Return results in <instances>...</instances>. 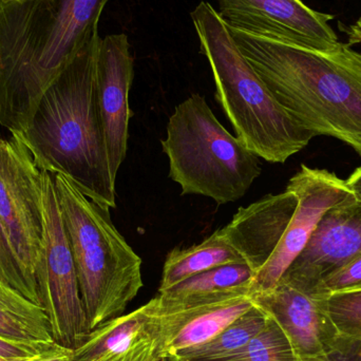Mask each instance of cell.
I'll use <instances>...</instances> for the list:
<instances>
[{
    "label": "cell",
    "instance_id": "ac0fdd59",
    "mask_svg": "<svg viewBox=\"0 0 361 361\" xmlns=\"http://www.w3.org/2000/svg\"><path fill=\"white\" fill-rule=\"evenodd\" d=\"M244 262L243 258L216 231L202 243L187 248H175L167 255L159 293L184 280L227 264Z\"/></svg>",
    "mask_w": 361,
    "mask_h": 361
},
{
    "label": "cell",
    "instance_id": "e0dca14e",
    "mask_svg": "<svg viewBox=\"0 0 361 361\" xmlns=\"http://www.w3.org/2000/svg\"><path fill=\"white\" fill-rule=\"evenodd\" d=\"M255 275L246 263L222 265L197 274L159 293L156 297L157 314L163 315L227 297L250 295Z\"/></svg>",
    "mask_w": 361,
    "mask_h": 361
},
{
    "label": "cell",
    "instance_id": "44dd1931",
    "mask_svg": "<svg viewBox=\"0 0 361 361\" xmlns=\"http://www.w3.org/2000/svg\"><path fill=\"white\" fill-rule=\"evenodd\" d=\"M223 361H298V357L286 333L269 316L264 326L240 353Z\"/></svg>",
    "mask_w": 361,
    "mask_h": 361
},
{
    "label": "cell",
    "instance_id": "9c48e42d",
    "mask_svg": "<svg viewBox=\"0 0 361 361\" xmlns=\"http://www.w3.org/2000/svg\"><path fill=\"white\" fill-rule=\"evenodd\" d=\"M286 190L296 195L298 204L275 252L255 275L250 296L277 286L288 267L307 247L326 212L356 200L345 180L326 169H311L305 164L288 180Z\"/></svg>",
    "mask_w": 361,
    "mask_h": 361
},
{
    "label": "cell",
    "instance_id": "484cf974",
    "mask_svg": "<svg viewBox=\"0 0 361 361\" xmlns=\"http://www.w3.org/2000/svg\"><path fill=\"white\" fill-rule=\"evenodd\" d=\"M56 343H27L0 336V358H27L37 355Z\"/></svg>",
    "mask_w": 361,
    "mask_h": 361
},
{
    "label": "cell",
    "instance_id": "7c38bea8",
    "mask_svg": "<svg viewBox=\"0 0 361 361\" xmlns=\"http://www.w3.org/2000/svg\"><path fill=\"white\" fill-rule=\"evenodd\" d=\"M360 254L361 202L354 200L326 212L280 281L314 294L324 278Z\"/></svg>",
    "mask_w": 361,
    "mask_h": 361
},
{
    "label": "cell",
    "instance_id": "f1b7e54d",
    "mask_svg": "<svg viewBox=\"0 0 361 361\" xmlns=\"http://www.w3.org/2000/svg\"><path fill=\"white\" fill-rule=\"evenodd\" d=\"M349 44H361V19H358L354 25H350L347 31Z\"/></svg>",
    "mask_w": 361,
    "mask_h": 361
},
{
    "label": "cell",
    "instance_id": "6da1fadb",
    "mask_svg": "<svg viewBox=\"0 0 361 361\" xmlns=\"http://www.w3.org/2000/svg\"><path fill=\"white\" fill-rule=\"evenodd\" d=\"M108 0L0 2V125L27 133L49 87L99 32Z\"/></svg>",
    "mask_w": 361,
    "mask_h": 361
},
{
    "label": "cell",
    "instance_id": "4dcf8cb0",
    "mask_svg": "<svg viewBox=\"0 0 361 361\" xmlns=\"http://www.w3.org/2000/svg\"><path fill=\"white\" fill-rule=\"evenodd\" d=\"M17 1V0H0V2H4V4H8V2Z\"/></svg>",
    "mask_w": 361,
    "mask_h": 361
},
{
    "label": "cell",
    "instance_id": "d6986e66",
    "mask_svg": "<svg viewBox=\"0 0 361 361\" xmlns=\"http://www.w3.org/2000/svg\"><path fill=\"white\" fill-rule=\"evenodd\" d=\"M0 336L27 343H55L44 307L0 281Z\"/></svg>",
    "mask_w": 361,
    "mask_h": 361
},
{
    "label": "cell",
    "instance_id": "2e32d148",
    "mask_svg": "<svg viewBox=\"0 0 361 361\" xmlns=\"http://www.w3.org/2000/svg\"><path fill=\"white\" fill-rule=\"evenodd\" d=\"M254 305L250 295H239L159 315V356L171 360L180 351L208 343Z\"/></svg>",
    "mask_w": 361,
    "mask_h": 361
},
{
    "label": "cell",
    "instance_id": "8992f818",
    "mask_svg": "<svg viewBox=\"0 0 361 361\" xmlns=\"http://www.w3.org/2000/svg\"><path fill=\"white\" fill-rule=\"evenodd\" d=\"M161 144L182 195H204L218 205L243 197L262 171L260 158L226 130L200 94L175 108Z\"/></svg>",
    "mask_w": 361,
    "mask_h": 361
},
{
    "label": "cell",
    "instance_id": "8fae6325",
    "mask_svg": "<svg viewBox=\"0 0 361 361\" xmlns=\"http://www.w3.org/2000/svg\"><path fill=\"white\" fill-rule=\"evenodd\" d=\"M133 75V59L126 34H111L101 39L95 88L110 169L116 180L127 154L131 118L129 92Z\"/></svg>",
    "mask_w": 361,
    "mask_h": 361
},
{
    "label": "cell",
    "instance_id": "9a60e30c",
    "mask_svg": "<svg viewBox=\"0 0 361 361\" xmlns=\"http://www.w3.org/2000/svg\"><path fill=\"white\" fill-rule=\"evenodd\" d=\"M160 322L156 298L127 315L91 331L73 350L74 361H156L161 360Z\"/></svg>",
    "mask_w": 361,
    "mask_h": 361
},
{
    "label": "cell",
    "instance_id": "4316f807",
    "mask_svg": "<svg viewBox=\"0 0 361 361\" xmlns=\"http://www.w3.org/2000/svg\"><path fill=\"white\" fill-rule=\"evenodd\" d=\"M18 361H74L73 351L55 343L50 349L46 350L37 355L21 358Z\"/></svg>",
    "mask_w": 361,
    "mask_h": 361
},
{
    "label": "cell",
    "instance_id": "cb8c5ba5",
    "mask_svg": "<svg viewBox=\"0 0 361 361\" xmlns=\"http://www.w3.org/2000/svg\"><path fill=\"white\" fill-rule=\"evenodd\" d=\"M0 281L12 286L23 296L30 299L32 302L36 303L35 299L23 278L18 262L13 254L12 248L8 244L1 224H0Z\"/></svg>",
    "mask_w": 361,
    "mask_h": 361
},
{
    "label": "cell",
    "instance_id": "d6a6232c",
    "mask_svg": "<svg viewBox=\"0 0 361 361\" xmlns=\"http://www.w3.org/2000/svg\"><path fill=\"white\" fill-rule=\"evenodd\" d=\"M360 19H361V17H360Z\"/></svg>",
    "mask_w": 361,
    "mask_h": 361
},
{
    "label": "cell",
    "instance_id": "277c9868",
    "mask_svg": "<svg viewBox=\"0 0 361 361\" xmlns=\"http://www.w3.org/2000/svg\"><path fill=\"white\" fill-rule=\"evenodd\" d=\"M190 16L201 53L212 68L216 101L237 139L269 163L283 164L305 149L315 137L278 103L242 54L218 11L209 2L201 1Z\"/></svg>",
    "mask_w": 361,
    "mask_h": 361
},
{
    "label": "cell",
    "instance_id": "52a82bcc",
    "mask_svg": "<svg viewBox=\"0 0 361 361\" xmlns=\"http://www.w3.org/2000/svg\"><path fill=\"white\" fill-rule=\"evenodd\" d=\"M40 188L44 238L36 269L40 305L50 322L53 341L73 351L86 341L90 326L51 171L40 169Z\"/></svg>",
    "mask_w": 361,
    "mask_h": 361
},
{
    "label": "cell",
    "instance_id": "7402d4cb",
    "mask_svg": "<svg viewBox=\"0 0 361 361\" xmlns=\"http://www.w3.org/2000/svg\"><path fill=\"white\" fill-rule=\"evenodd\" d=\"M326 305L341 335L361 339V290L326 295Z\"/></svg>",
    "mask_w": 361,
    "mask_h": 361
},
{
    "label": "cell",
    "instance_id": "3957f363",
    "mask_svg": "<svg viewBox=\"0 0 361 361\" xmlns=\"http://www.w3.org/2000/svg\"><path fill=\"white\" fill-rule=\"evenodd\" d=\"M101 39L97 32L80 49L49 87L29 129L20 135L39 169L63 173L86 197L116 208V179L95 88Z\"/></svg>",
    "mask_w": 361,
    "mask_h": 361
},
{
    "label": "cell",
    "instance_id": "30bf717a",
    "mask_svg": "<svg viewBox=\"0 0 361 361\" xmlns=\"http://www.w3.org/2000/svg\"><path fill=\"white\" fill-rule=\"evenodd\" d=\"M227 27L254 35L330 50L341 44L331 25L334 16L301 0H218Z\"/></svg>",
    "mask_w": 361,
    "mask_h": 361
},
{
    "label": "cell",
    "instance_id": "7a4b0ae2",
    "mask_svg": "<svg viewBox=\"0 0 361 361\" xmlns=\"http://www.w3.org/2000/svg\"><path fill=\"white\" fill-rule=\"evenodd\" d=\"M242 54L278 103L314 137L347 144L361 158V53L330 50L229 27Z\"/></svg>",
    "mask_w": 361,
    "mask_h": 361
},
{
    "label": "cell",
    "instance_id": "f546056e",
    "mask_svg": "<svg viewBox=\"0 0 361 361\" xmlns=\"http://www.w3.org/2000/svg\"><path fill=\"white\" fill-rule=\"evenodd\" d=\"M21 358H0V361H18Z\"/></svg>",
    "mask_w": 361,
    "mask_h": 361
},
{
    "label": "cell",
    "instance_id": "83f0119b",
    "mask_svg": "<svg viewBox=\"0 0 361 361\" xmlns=\"http://www.w3.org/2000/svg\"><path fill=\"white\" fill-rule=\"evenodd\" d=\"M345 183L355 195L356 200L361 202V166L351 173V176L345 180Z\"/></svg>",
    "mask_w": 361,
    "mask_h": 361
},
{
    "label": "cell",
    "instance_id": "1f68e13d",
    "mask_svg": "<svg viewBox=\"0 0 361 361\" xmlns=\"http://www.w3.org/2000/svg\"><path fill=\"white\" fill-rule=\"evenodd\" d=\"M156 361H166V360H156Z\"/></svg>",
    "mask_w": 361,
    "mask_h": 361
},
{
    "label": "cell",
    "instance_id": "603a6c76",
    "mask_svg": "<svg viewBox=\"0 0 361 361\" xmlns=\"http://www.w3.org/2000/svg\"><path fill=\"white\" fill-rule=\"evenodd\" d=\"M361 290V254L324 278L314 294L326 295L345 290Z\"/></svg>",
    "mask_w": 361,
    "mask_h": 361
},
{
    "label": "cell",
    "instance_id": "5b68a950",
    "mask_svg": "<svg viewBox=\"0 0 361 361\" xmlns=\"http://www.w3.org/2000/svg\"><path fill=\"white\" fill-rule=\"evenodd\" d=\"M80 297L90 330L126 311L143 288L142 259L127 243L110 207L86 197L61 173H52Z\"/></svg>",
    "mask_w": 361,
    "mask_h": 361
},
{
    "label": "cell",
    "instance_id": "d4e9b609",
    "mask_svg": "<svg viewBox=\"0 0 361 361\" xmlns=\"http://www.w3.org/2000/svg\"><path fill=\"white\" fill-rule=\"evenodd\" d=\"M298 361H361V339L341 336L338 343L324 355Z\"/></svg>",
    "mask_w": 361,
    "mask_h": 361
},
{
    "label": "cell",
    "instance_id": "ffe728a7",
    "mask_svg": "<svg viewBox=\"0 0 361 361\" xmlns=\"http://www.w3.org/2000/svg\"><path fill=\"white\" fill-rule=\"evenodd\" d=\"M267 317L269 315L255 305L212 341L180 351L171 361H223L233 357L264 326Z\"/></svg>",
    "mask_w": 361,
    "mask_h": 361
},
{
    "label": "cell",
    "instance_id": "ba28073f",
    "mask_svg": "<svg viewBox=\"0 0 361 361\" xmlns=\"http://www.w3.org/2000/svg\"><path fill=\"white\" fill-rule=\"evenodd\" d=\"M0 224L23 278L40 305L36 269L44 238L40 169L18 133L0 135Z\"/></svg>",
    "mask_w": 361,
    "mask_h": 361
},
{
    "label": "cell",
    "instance_id": "4fadbf2b",
    "mask_svg": "<svg viewBox=\"0 0 361 361\" xmlns=\"http://www.w3.org/2000/svg\"><path fill=\"white\" fill-rule=\"evenodd\" d=\"M250 297L279 324L298 360L324 355L343 336L332 322L324 295L310 294L279 281L271 290Z\"/></svg>",
    "mask_w": 361,
    "mask_h": 361
},
{
    "label": "cell",
    "instance_id": "5bb4252c",
    "mask_svg": "<svg viewBox=\"0 0 361 361\" xmlns=\"http://www.w3.org/2000/svg\"><path fill=\"white\" fill-rule=\"evenodd\" d=\"M297 204L296 195L286 189L279 195H265L246 207H240L231 222L219 231L257 273L277 248Z\"/></svg>",
    "mask_w": 361,
    "mask_h": 361
}]
</instances>
